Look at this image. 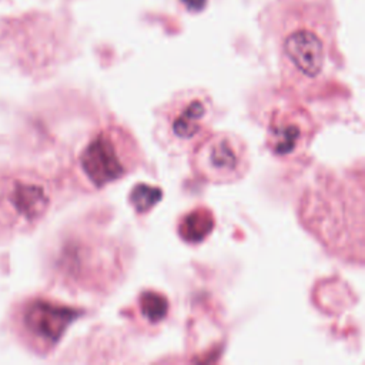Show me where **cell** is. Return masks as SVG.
Wrapping results in <instances>:
<instances>
[{"label": "cell", "instance_id": "6", "mask_svg": "<svg viewBox=\"0 0 365 365\" xmlns=\"http://www.w3.org/2000/svg\"><path fill=\"white\" fill-rule=\"evenodd\" d=\"M81 311L48 299H33L23 311V325L41 348L54 346L67 328L81 317Z\"/></svg>", "mask_w": 365, "mask_h": 365}, {"label": "cell", "instance_id": "10", "mask_svg": "<svg viewBox=\"0 0 365 365\" xmlns=\"http://www.w3.org/2000/svg\"><path fill=\"white\" fill-rule=\"evenodd\" d=\"M163 191L158 187L150 184H137L130 191V204L138 214H145L161 200Z\"/></svg>", "mask_w": 365, "mask_h": 365}, {"label": "cell", "instance_id": "1", "mask_svg": "<svg viewBox=\"0 0 365 365\" xmlns=\"http://www.w3.org/2000/svg\"><path fill=\"white\" fill-rule=\"evenodd\" d=\"M259 20L287 87L308 94L331 78L338 53L331 0H274Z\"/></svg>", "mask_w": 365, "mask_h": 365}, {"label": "cell", "instance_id": "4", "mask_svg": "<svg viewBox=\"0 0 365 365\" xmlns=\"http://www.w3.org/2000/svg\"><path fill=\"white\" fill-rule=\"evenodd\" d=\"M248 168V147L234 133H210L192 150V170L208 182H235L245 175Z\"/></svg>", "mask_w": 365, "mask_h": 365}, {"label": "cell", "instance_id": "7", "mask_svg": "<svg viewBox=\"0 0 365 365\" xmlns=\"http://www.w3.org/2000/svg\"><path fill=\"white\" fill-rule=\"evenodd\" d=\"M9 198L11 210L27 222H33L46 214L50 205V190L40 180L16 181Z\"/></svg>", "mask_w": 365, "mask_h": 365}, {"label": "cell", "instance_id": "3", "mask_svg": "<svg viewBox=\"0 0 365 365\" xmlns=\"http://www.w3.org/2000/svg\"><path fill=\"white\" fill-rule=\"evenodd\" d=\"M141 160V150L130 131L111 124L87 141L78 155V165L91 187L103 188L130 174Z\"/></svg>", "mask_w": 365, "mask_h": 365}, {"label": "cell", "instance_id": "8", "mask_svg": "<svg viewBox=\"0 0 365 365\" xmlns=\"http://www.w3.org/2000/svg\"><path fill=\"white\" fill-rule=\"evenodd\" d=\"M215 218L210 208L195 207L181 215L177 231L178 235L188 244L202 242L214 230Z\"/></svg>", "mask_w": 365, "mask_h": 365}, {"label": "cell", "instance_id": "5", "mask_svg": "<svg viewBox=\"0 0 365 365\" xmlns=\"http://www.w3.org/2000/svg\"><path fill=\"white\" fill-rule=\"evenodd\" d=\"M315 123L299 106H281L272 110L265 128L269 151L282 160L299 157L309 145Z\"/></svg>", "mask_w": 365, "mask_h": 365}, {"label": "cell", "instance_id": "9", "mask_svg": "<svg viewBox=\"0 0 365 365\" xmlns=\"http://www.w3.org/2000/svg\"><path fill=\"white\" fill-rule=\"evenodd\" d=\"M135 309L138 318L148 327H157L164 322L170 314L168 298L153 289L143 291L135 301Z\"/></svg>", "mask_w": 365, "mask_h": 365}, {"label": "cell", "instance_id": "2", "mask_svg": "<svg viewBox=\"0 0 365 365\" xmlns=\"http://www.w3.org/2000/svg\"><path fill=\"white\" fill-rule=\"evenodd\" d=\"M214 117V101L207 91H178L155 115V138L171 153L192 151L210 134Z\"/></svg>", "mask_w": 365, "mask_h": 365}]
</instances>
